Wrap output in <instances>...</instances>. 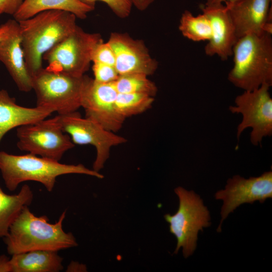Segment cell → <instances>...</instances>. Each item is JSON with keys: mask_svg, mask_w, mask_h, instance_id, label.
<instances>
[{"mask_svg": "<svg viewBox=\"0 0 272 272\" xmlns=\"http://www.w3.org/2000/svg\"><path fill=\"white\" fill-rule=\"evenodd\" d=\"M92 62L115 66L114 53L108 41H102L96 45L92 54Z\"/></svg>", "mask_w": 272, "mask_h": 272, "instance_id": "d4e9b609", "label": "cell"}, {"mask_svg": "<svg viewBox=\"0 0 272 272\" xmlns=\"http://www.w3.org/2000/svg\"><path fill=\"white\" fill-rule=\"evenodd\" d=\"M179 201L177 211L173 215H164L169 224L170 232L177 239L174 254L182 248L183 256L192 255L196 247L199 231L210 226V212L200 196L193 190L179 186L174 189Z\"/></svg>", "mask_w": 272, "mask_h": 272, "instance_id": "8992f818", "label": "cell"}, {"mask_svg": "<svg viewBox=\"0 0 272 272\" xmlns=\"http://www.w3.org/2000/svg\"><path fill=\"white\" fill-rule=\"evenodd\" d=\"M33 199L30 186L25 184L16 194L5 193L0 187V238L6 237L10 227L22 210L28 207Z\"/></svg>", "mask_w": 272, "mask_h": 272, "instance_id": "ffe728a7", "label": "cell"}, {"mask_svg": "<svg viewBox=\"0 0 272 272\" xmlns=\"http://www.w3.org/2000/svg\"><path fill=\"white\" fill-rule=\"evenodd\" d=\"M202 13L209 19L212 28L211 39L205 47L209 56H218L225 60L232 55L233 46L237 40L235 29L227 8L223 4L206 6Z\"/></svg>", "mask_w": 272, "mask_h": 272, "instance_id": "2e32d148", "label": "cell"}, {"mask_svg": "<svg viewBox=\"0 0 272 272\" xmlns=\"http://www.w3.org/2000/svg\"><path fill=\"white\" fill-rule=\"evenodd\" d=\"M0 61L6 67L19 90H32V77L24 60L19 24L10 19L0 26Z\"/></svg>", "mask_w": 272, "mask_h": 272, "instance_id": "5bb4252c", "label": "cell"}, {"mask_svg": "<svg viewBox=\"0 0 272 272\" xmlns=\"http://www.w3.org/2000/svg\"><path fill=\"white\" fill-rule=\"evenodd\" d=\"M1 31H0V39H1Z\"/></svg>", "mask_w": 272, "mask_h": 272, "instance_id": "1f68e13d", "label": "cell"}, {"mask_svg": "<svg viewBox=\"0 0 272 272\" xmlns=\"http://www.w3.org/2000/svg\"><path fill=\"white\" fill-rule=\"evenodd\" d=\"M132 6L138 10L143 11L146 10L155 0H129Z\"/></svg>", "mask_w": 272, "mask_h": 272, "instance_id": "83f0119b", "label": "cell"}, {"mask_svg": "<svg viewBox=\"0 0 272 272\" xmlns=\"http://www.w3.org/2000/svg\"><path fill=\"white\" fill-rule=\"evenodd\" d=\"M270 87L263 85L251 91H244L235 98V105L229 106L232 113L242 116L237 127L238 139L249 128L251 129L250 141L254 146H258L264 138L271 135L272 98L269 92Z\"/></svg>", "mask_w": 272, "mask_h": 272, "instance_id": "ba28073f", "label": "cell"}, {"mask_svg": "<svg viewBox=\"0 0 272 272\" xmlns=\"http://www.w3.org/2000/svg\"><path fill=\"white\" fill-rule=\"evenodd\" d=\"M271 0H240L226 3L237 39L249 33H272Z\"/></svg>", "mask_w": 272, "mask_h": 272, "instance_id": "9a60e30c", "label": "cell"}, {"mask_svg": "<svg viewBox=\"0 0 272 272\" xmlns=\"http://www.w3.org/2000/svg\"><path fill=\"white\" fill-rule=\"evenodd\" d=\"M103 41L98 33H89L77 25L67 36L45 52L47 69L76 77L85 75L92 62L96 45Z\"/></svg>", "mask_w": 272, "mask_h": 272, "instance_id": "52a82bcc", "label": "cell"}, {"mask_svg": "<svg viewBox=\"0 0 272 272\" xmlns=\"http://www.w3.org/2000/svg\"><path fill=\"white\" fill-rule=\"evenodd\" d=\"M272 197V172H264L257 177L248 179L236 175L228 179L225 189L215 194L217 199L223 201L221 208V220L218 232L221 231L223 221L229 214L244 203H253L255 201L263 203Z\"/></svg>", "mask_w": 272, "mask_h": 272, "instance_id": "8fae6325", "label": "cell"}, {"mask_svg": "<svg viewBox=\"0 0 272 272\" xmlns=\"http://www.w3.org/2000/svg\"><path fill=\"white\" fill-rule=\"evenodd\" d=\"M118 92L114 83H103L89 77L82 98L81 107L89 118L105 128L116 132L125 121L117 112L115 101Z\"/></svg>", "mask_w": 272, "mask_h": 272, "instance_id": "7c38bea8", "label": "cell"}, {"mask_svg": "<svg viewBox=\"0 0 272 272\" xmlns=\"http://www.w3.org/2000/svg\"><path fill=\"white\" fill-rule=\"evenodd\" d=\"M63 131L67 133L75 145H90L96 151L93 169L97 172L104 167L109 157L111 149L125 143L124 137L110 131L96 121L82 117L77 111L57 115Z\"/></svg>", "mask_w": 272, "mask_h": 272, "instance_id": "30bf717a", "label": "cell"}, {"mask_svg": "<svg viewBox=\"0 0 272 272\" xmlns=\"http://www.w3.org/2000/svg\"><path fill=\"white\" fill-rule=\"evenodd\" d=\"M95 8L86 5L78 0H24L13 16L17 21L30 18L41 12L62 10L70 12L77 18L85 19Z\"/></svg>", "mask_w": 272, "mask_h": 272, "instance_id": "d6986e66", "label": "cell"}, {"mask_svg": "<svg viewBox=\"0 0 272 272\" xmlns=\"http://www.w3.org/2000/svg\"><path fill=\"white\" fill-rule=\"evenodd\" d=\"M24 0H0V16L9 14L13 16Z\"/></svg>", "mask_w": 272, "mask_h": 272, "instance_id": "4316f807", "label": "cell"}, {"mask_svg": "<svg viewBox=\"0 0 272 272\" xmlns=\"http://www.w3.org/2000/svg\"><path fill=\"white\" fill-rule=\"evenodd\" d=\"M89 77H76L42 67L32 76L36 106L51 109L59 115L81 107L83 92Z\"/></svg>", "mask_w": 272, "mask_h": 272, "instance_id": "5b68a950", "label": "cell"}, {"mask_svg": "<svg viewBox=\"0 0 272 272\" xmlns=\"http://www.w3.org/2000/svg\"><path fill=\"white\" fill-rule=\"evenodd\" d=\"M66 211L54 224L46 216L37 217L25 207L11 224L4 241L9 254L43 250L58 251L78 246L72 233L62 228Z\"/></svg>", "mask_w": 272, "mask_h": 272, "instance_id": "6da1fadb", "label": "cell"}, {"mask_svg": "<svg viewBox=\"0 0 272 272\" xmlns=\"http://www.w3.org/2000/svg\"><path fill=\"white\" fill-rule=\"evenodd\" d=\"M155 99L141 93H118L115 101L118 113L123 118L142 113L150 108Z\"/></svg>", "mask_w": 272, "mask_h": 272, "instance_id": "603a6c76", "label": "cell"}, {"mask_svg": "<svg viewBox=\"0 0 272 272\" xmlns=\"http://www.w3.org/2000/svg\"><path fill=\"white\" fill-rule=\"evenodd\" d=\"M17 137L20 150L56 161L75 147L63 131L57 116L18 127Z\"/></svg>", "mask_w": 272, "mask_h": 272, "instance_id": "9c48e42d", "label": "cell"}, {"mask_svg": "<svg viewBox=\"0 0 272 272\" xmlns=\"http://www.w3.org/2000/svg\"><path fill=\"white\" fill-rule=\"evenodd\" d=\"M80 2L95 8L97 1L105 3L118 17L124 19L129 16L132 6L129 0H78Z\"/></svg>", "mask_w": 272, "mask_h": 272, "instance_id": "cb8c5ba5", "label": "cell"}, {"mask_svg": "<svg viewBox=\"0 0 272 272\" xmlns=\"http://www.w3.org/2000/svg\"><path fill=\"white\" fill-rule=\"evenodd\" d=\"M179 30L182 35L193 41H209L212 36L210 21L203 13L195 16L185 10L180 19Z\"/></svg>", "mask_w": 272, "mask_h": 272, "instance_id": "44dd1931", "label": "cell"}, {"mask_svg": "<svg viewBox=\"0 0 272 272\" xmlns=\"http://www.w3.org/2000/svg\"><path fill=\"white\" fill-rule=\"evenodd\" d=\"M0 171L6 187L11 191H15L22 182L33 181L40 182L51 192L56 178L65 174H80L104 178L99 172L81 164H65L29 153L15 155L4 151H0Z\"/></svg>", "mask_w": 272, "mask_h": 272, "instance_id": "277c9868", "label": "cell"}, {"mask_svg": "<svg viewBox=\"0 0 272 272\" xmlns=\"http://www.w3.org/2000/svg\"><path fill=\"white\" fill-rule=\"evenodd\" d=\"M148 77L141 73L119 75L114 84L118 93H141L154 97L158 88Z\"/></svg>", "mask_w": 272, "mask_h": 272, "instance_id": "7402d4cb", "label": "cell"}, {"mask_svg": "<svg viewBox=\"0 0 272 272\" xmlns=\"http://www.w3.org/2000/svg\"><path fill=\"white\" fill-rule=\"evenodd\" d=\"M84 269H86L85 266H83L82 264H80L79 263L76 262H71L67 266L66 271H83Z\"/></svg>", "mask_w": 272, "mask_h": 272, "instance_id": "f546056e", "label": "cell"}, {"mask_svg": "<svg viewBox=\"0 0 272 272\" xmlns=\"http://www.w3.org/2000/svg\"><path fill=\"white\" fill-rule=\"evenodd\" d=\"M57 252L37 250L13 254L11 272H59L63 269V258Z\"/></svg>", "mask_w": 272, "mask_h": 272, "instance_id": "ac0fdd59", "label": "cell"}, {"mask_svg": "<svg viewBox=\"0 0 272 272\" xmlns=\"http://www.w3.org/2000/svg\"><path fill=\"white\" fill-rule=\"evenodd\" d=\"M115 55V67L119 75L141 73L149 76L158 67L144 41L126 33L112 32L108 40Z\"/></svg>", "mask_w": 272, "mask_h": 272, "instance_id": "4fadbf2b", "label": "cell"}, {"mask_svg": "<svg viewBox=\"0 0 272 272\" xmlns=\"http://www.w3.org/2000/svg\"><path fill=\"white\" fill-rule=\"evenodd\" d=\"M54 112L52 109L38 106H20L6 90H0V142L13 128L46 118Z\"/></svg>", "mask_w": 272, "mask_h": 272, "instance_id": "e0dca14e", "label": "cell"}, {"mask_svg": "<svg viewBox=\"0 0 272 272\" xmlns=\"http://www.w3.org/2000/svg\"><path fill=\"white\" fill-rule=\"evenodd\" d=\"M267 32L239 38L232 50L234 65L228 80L243 91L272 86V37Z\"/></svg>", "mask_w": 272, "mask_h": 272, "instance_id": "3957f363", "label": "cell"}, {"mask_svg": "<svg viewBox=\"0 0 272 272\" xmlns=\"http://www.w3.org/2000/svg\"><path fill=\"white\" fill-rule=\"evenodd\" d=\"M240 0H207L206 6H213L222 4L223 2L234 3Z\"/></svg>", "mask_w": 272, "mask_h": 272, "instance_id": "4dcf8cb0", "label": "cell"}, {"mask_svg": "<svg viewBox=\"0 0 272 272\" xmlns=\"http://www.w3.org/2000/svg\"><path fill=\"white\" fill-rule=\"evenodd\" d=\"M0 272H11L10 258L5 254L0 255Z\"/></svg>", "mask_w": 272, "mask_h": 272, "instance_id": "f1b7e54d", "label": "cell"}, {"mask_svg": "<svg viewBox=\"0 0 272 272\" xmlns=\"http://www.w3.org/2000/svg\"><path fill=\"white\" fill-rule=\"evenodd\" d=\"M92 70L96 81L103 83H114L119 76L114 66L93 62Z\"/></svg>", "mask_w": 272, "mask_h": 272, "instance_id": "484cf974", "label": "cell"}, {"mask_svg": "<svg viewBox=\"0 0 272 272\" xmlns=\"http://www.w3.org/2000/svg\"><path fill=\"white\" fill-rule=\"evenodd\" d=\"M77 17L62 10H48L18 21L26 67L32 77L41 69L43 56L71 33Z\"/></svg>", "mask_w": 272, "mask_h": 272, "instance_id": "7a4b0ae2", "label": "cell"}]
</instances>
